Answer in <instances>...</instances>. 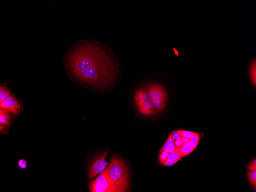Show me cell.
<instances>
[{"label": "cell", "mask_w": 256, "mask_h": 192, "mask_svg": "<svg viewBox=\"0 0 256 192\" xmlns=\"http://www.w3.org/2000/svg\"><path fill=\"white\" fill-rule=\"evenodd\" d=\"M174 144H175L176 147L177 148H179L181 147L183 144V141H182L181 139L175 140L174 141Z\"/></svg>", "instance_id": "cell-21"}, {"label": "cell", "mask_w": 256, "mask_h": 192, "mask_svg": "<svg viewBox=\"0 0 256 192\" xmlns=\"http://www.w3.org/2000/svg\"><path fill=\"white\" fill-rule=\"evenodd\" d=\"M108 174L118 192L129 191L130 174L125 161L117 155L111 156Z\"/></svg>", "instance_id": "cell-2"}, {"label": "cell", "mask_w": 256, "mask_h": 192, "mask_svg": "<svg viewBox=\"0 0 256 192\" xmlns=\"http://www.w3.org/2000/svg\"><path fill=\"white\" fill-rule=\"evenodd\" d=\"M107 150L96 153L89 160L88 177L89 180H93L99 174L103 172L109 164L107 162L106 158L108 155Z\"/></svg>", "instance_id": "cell-4"}, {"label": "cell", "mask_w": 256, "mask_h": 192, "mask_svg": "<svg viewBox=\"0 0 256 192\" xmlns=\"http://www.w3.org/2000/svg\"><path fill=\"white\" fill-rule=\"evenodd\" d=\"M11 113L6 110L0 109V130L1 133L5 132L6 128L10 126L11 123Z\"/></svg>", "instance_id": "cell-6"}, {"label": "cell", "mask_w": 256, "mask_h": 192, "mask_svg": "<svg viewBox=\"0 0 256 192\" xmlns=\"http://www.w3.org/2000/svg\"><path fill=\"white\" fill-rule=\"evenodd\" d=\"M181 134L182 137H186L190 139L194 135L195 133L185 131V130H180Z\"/></svg>", "instance_id": "cell-15"}, {"label": "cell", "mask_w": 256, "mask_h": 192, "mask_svg": "<svg viewBox=\"0 0 256 192\" xmlns=\"http://www.w3.org/2000/svg\"><path fill=\"white\" fill-rule=\"evenodd\" d=\"M183 145L187 152L188 155L191 154L195 150L190 140L187 143H183Z\"/></svg>", "instance_id": "cell-14"}, {"label": "cell", "mask_w": 256, "mask_h": 192, "mask_svg": "<svg viewBox=\"0 0 256 192\" xmlns=\"http://www.w3.org/2000/svg\"><path fill=\"white\" fill-rule=\"evenodd\" d=\"M160 154L159 156H158V160L159 161L160 163V162H163V161L167 159V156H168L169 153L167 152L163 151L160 152Z\"/></svg>", "instance_id": "cell-18"}, {"label": "cell", "mask_w": 256, "mask_h": 192, "mask_svg": "<svg viewBox=\"0 0 256 192\" xmlns=\"http://www.w3.org/2000/svg\"><path fill=\"white\" fill-rule=\"evenodd\" d=\"M170 134L172 137V140L174 142L175 140H180L181 139V135L180 130L173 131Z\"/></svg>", "instance_id": "cell-16"}, {"label": "cell", "mask_w": 256, "mask_h": 192, "mask_svg": "<svg viewBox=\"0 0 256 192\" xmlns=\"http://www.w3.org/2000/svg\"><path fill=\"white\" fill-rule=\"evenodd\" d=\"M200 140V136L199 134L197 133H195L194 135L190 139L191 142L194 148L195 149L196 148V147L199 144Z\"/></svg>", "instance_id": "cell-13"}, {"label": "cell", "mask_w": 256, "mask_h": 192, "mask_svg": "<svg viewBox=\"0 0 256 192\" xmlns=\"http://www.w3.org/2000/svg\"><path fill=\"white\" fill-rule=\"evenodd\" d=\"M10 92L6 87L1 86L0 87V102L3 101L10 96Z\"/></svg>", "instance_id": "cell-10"}, {"label": "cell", "mask_w": 256, "mask_h": 192, "mask_svg": "<svg viewBox=\"0 0 256 192\" xmlns=\"http://www.w3.org/2000/svg\"><path fill=\"white\" fill-rule=\"evenodd\" d=\"M247 168L250 171L256 170V159H253L247 165Z\"/></svg>", "instance_id": "cell-19"}, {"label": "cell", "mask_w": 256, "mask_h": 192, "mask_svg": "<svg viewBox=\"0 0 256 192\" xmlns=\"http://www.w3.org/2000/svg\"><path fill=\"white\" fill-rule=\"evenodd\" d=\"M181 140L182 141H183V143H187L188 141L189 140H190L189 138L182 136L181 137Z\"/></svg>", "instance_id": "cell-22"}, {"label": "cell", "mask_w": 256, "mask_h": 192, "mask_svg": "<svg viewBox=\"0 0 256 192\" xmlns=\"http://www.w3.org/2000/svg\"><path fill=\"white\" fill-rule=\"evenodd\" d=\"M247 177L250 184L251 185L255 186L256 185V170L248 171Z\"/></svg>", "instance_id": "cell-12"}, {"label": "cell", "mask_w": 256, "mask_h": 192, "mask_svg": "<svg viewBox=\"0 0 256 192\" xmlns=\"http://www.w3.org/2000/svg\"><path fill=\"white\" fill-rule=\"evenodd\" d=\"M135 104L138 110L142 114L150 116L155 113L149 99L146 101L136 103Z\"/></svg>", "instance_id": "cell-7"}, {"label": "cell", "mask_w": 256, "mask_h": 192, "mask_svg": "<svg viewBox=\"0 0 256 192\" xmlns=\"http://www.w3.org/2000/svg\"><path fill=\"white\" fill-rule=\"evenodd\" d=\"M182 158H183L182 155L180 152L178 148H177L174 152L169 153L167 159L178 161Z\"/></svg>", "instance_id": "cell-9"}, {"label": "cell", "mask_w": 256, "mask_h": 192, "mask_svg": "<svg viewBox=\"0 0 256 192\" xmlns=\"http://www.w3.org/2000/svg\"><path fill=\"white\" fill-rule=\"evenodd\" d=\"M0 108L9 111L14 115L20 113L22 109V105L13 95L0 102Z\"/></svg>", "instance_id": "cell-5"}, {"label": "cell", "mask_w": 256, "mask_h": 192, "mask_svg": "<svg viewBox=\"0 0 256 192\" xmlns=\"http://www.w3.org/2000/svg\"><path fill=\"white\" fill-rule=\"evenodd\" d=\"M250 76L253 85L256 86V61L253 62L250 66Z\"/></svg>", "instance_id": "cell-11"}, {"label": "cell", "mask_w": 256, "mask_h": 192, "mask_svg": "<svg viewBox=\"0 0 256 192\" xmlns=\"http://www.w3.org/2000/svg\"><path fill=\"white\" fill-rule=\"evenodd\" d=\"M69 77L94 92L107 93L121 80L119 61L107 46L93 39L79 41L64 58Z\"/></svg>", "instance_id": "cell-1"}, {"label": "cell", "mask_w": 256, "mask_h": 192, "mask_svg": "<svg viewBox=\"0 0 256 192\" xmlns=\"http://www.w3.org/2000/svg\"><path fill=\"white\" fill-rule=\"evenodd\" d=\"M178 162L177 161L172 160V159H166L165 160L163 161V162H160V163L161 165H164V166H173V165L175 164L177 162Z\"/></svg>", "instance_id": "cell-17"}, {"label": "cell", "mask_w": 256, "mask_h": 192, "mask_svg": "<svg viewBox=\"0 0 256 192\" xmlns=\"http://www.w3.org/2000/svg\"><path fill=\"white\" fill-rule=\"evenodd\" d=\"M177 148V147H176L172 140V137L171 134H170L159 152L164 151L170 153L174 152Z\"/></svg>", "instance_id": "cell-8"}, {"label": "cell", "mask_w": 256, "mask_h": 192, "mask_svg": "<svg viewBox=\"0 0 256 192\" xmlns=\"http://www.w3.org/2000/svg\"><path fill=\"white\" fill-rule=\"evenodd\" d=\"M18 164L22 169H25L27 166V161L24 159H20L18 162Z\"/></svg>", "instance_id": "cell-20"}, {"label": "cell", "mask_w": 256, "mask_h": 192, "mask_svg": "<svg viewBox=\"0 0 256 192\" xmlns=\"http://www.w3.org/2000/svg\"><path fill=\"white\" fill-rule=\"evenodd\" d=\"M108 170L107 167L95 179L90 182L88 184L90 192H118L109 178Z\"/></svg>", "instance_id": "cell-3"}]
</instances>
